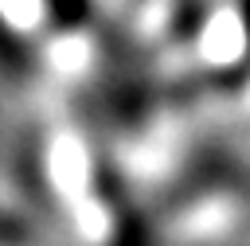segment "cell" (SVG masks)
Here are the masks:
<instances>
[{
    "label": "cell",
    "instance_id": "6da1fadb",
    "mask_svg": "<svg viewBox=\"0 0 250 246\" xmlns=\"http://www.w3.org/2000/svg\"><path fill=\"white\" fill-rule=\"evenodd\" d=\"M47 12L55 27H78L90 16V0H47Z\"/></svg>",
    "mask_w": 250,
    "mask_h": 246
},
{
    "label": "cell",
    "instance_id": "7a4b0ae2",
    "mask_svg": "<svg viewBox=\"0 0 250 246\" xmlns=\"http://www.w3.org/2000/svg\"><path fill=\"white\" fill-rule=\"evenodd\" d=\"M199 27H203V0H188L172 20V35L176 39H195Z\"/></svg>",
    "mask_w": 250,
    "mask_h": 246
},
{
    "label": "cell",
    "instance_id": "3957f363",
    "mask_svg": "<svg viewBox=\"0 0 250 246\" xmlns=\"http://www.w3.org/2000/svg\"><path fill=\"white\" fill-rule=\"evenodd\" d=\"M0 62L8 66V70H23L27 66V51H23V43H20V35L0 20Z\"/></svg>",
    "mask_w": 250,
    "mask_h": 246
},
{
    "label": "cell",
    "instance_id": "277c9868",
    "mask_svg": "<svg viewBox=\"0 0 250 246\" xmlns=\"http://www.w3.org/2000/svg\"><path fill=\"white\" fill-rule=\"evenodd\" d=\"M27 242V226L20 215L12 211H0V246H23Z\"/></svg>",
    "mask_w": 250,
    "mask_h": 246
},
{
    "label": "cell",
    "instance_id": "5b68a950",
    "mask_svg": "<svg viewBox=\"0 0 250 246\" xmlns=\"http://www.w3.org/2000/svg\"><path fill=\"white\" fill-rule=\"evenodd\" d=\"M238 12H242V23H246V43H250V0H238Z\"/></svg>",
    "mask_w": 250,
    "mask_h": 246
}]
</instances>
